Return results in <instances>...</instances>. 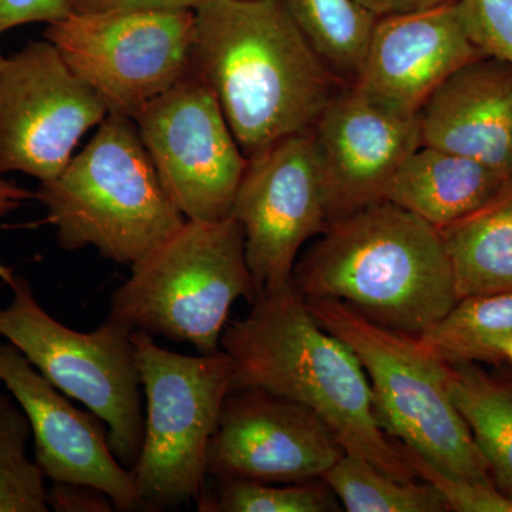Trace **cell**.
Listing matches in <instances>:
<instances>
[{"instance_id":"cell-10","label":"cell","mask_w":512,"mask_h":512,"mask_svg":"<svg viewBox=\"0 0 512 512\" xmlns=\"http://www.w3.org/2000/svg\"><path fill=\"white\" fill-rule=\"evenodd\" d=\"M133 120L165 191L187 220L231 215L248 157L220 103L195 74L151 100Z\"/></svg>"},{"instance_id":"cell-11","label":"cell","mask_w":512,"mask_h":512,"mask_svg":"<svg viewBox=\"0 0 512 512\" xmlns=\"http://www.w3.org/2000/svg\"><path fill=\"white\" fill-rule=\"evenodd\" d=\"M107 116L100 97L49 40L29 43L0 70V175L53 180L84 134Z\"/></svg>"},{"instance_id":"cell-28","label":"cell","mask_w":512,"mask_h":512,"mask_svg":"<svg viewBox=\"0 0 512 512\" xmlns=\"http://www.w3.org/2000/svg\"><path fill=\"white\" fill-rule=\"evenodd\" d=\"M74 12V0H0V35L18 26L60 22Z\"/></svg>"},{"instance_id":"cell-27","label":"cell","mask_w":512,"mask_h":512,"mask_svg":"<svg viewBox=\"0 0 512 512\" xmlns=\"http://www.w3.org/2000/svg\"><path fill=\"white\" fill-rule=\"evenodd\" d=\"M474 45L512 66V0H457Z\"/></svg>"},{"instance_id":"cell-18","label":"cell","mask_w":512,"mask_h":512,"mask_svg":"<svg viewBox=\"0 0 512 512\" xmlns=\"http://www.w3.org/2000/svg\"><path fill=\"white\" fill-rule=\"evenodd\" d=\"M511 177L471 158L420 146L400 165L384 200L441 229L493 200Z\"/></svg>"},{"instance_id":"cell-29","label":"cell","mask_w":512,"mask_h":512,"mask_svg":"<svg viewBox=\"0 0 512 512\" xmlns=\"http://www.w3.org/2000/svg\"><path fill=\"white\" fill-rule=\"evenodd\" d=\"M47 504L56 512H111L116 510L110 495L94 485L53 481L47 488Z\"/></svg>"},{"instance_id":"cell-17","label":"cell","mask_w":512,"mask_h":512,"mask_svg":"<svg viewBox=\"0 0 512 512\" xmlns=\"http://www.w3.org/2000/svg\"><path fill=\"white\" fill-rule=\"evenodd\" d=\"M421 146L512 175V66L491 56L467 63L437 87L419 114Z\"/></svg>"},{"instance_id":"cell-6","label":"cell","mask_w":512,"mask_h":512,"mask_svg":"<svg viewBox=\"0 0 512 512\" xmlns=\"http://www.w3.org/2000/svg\"><path fill=\"white\" fill-rule=\"evenodd\" d=\"M245 256L244 232L232 215L190 221L131 265L111 296L110 318L134 330L190 343L200 353L221 349L232 305L258 299Z\"/></svg>"},{"instance_id":"cell-9","label":"cell","mask_w":512,"mask_h":512,"mask_svg":"<svg viewBox=\"0 0 512 512\" xmlns=\"http://www.w3.org/2000/svg\"><path fill=\"white\" fill-rule=\"evenodd\" d=\"M46 40L109 114L138 111L191 73L192 10H104L47 25Z\"/></svg>"},{"instance_id":"cell-25","label":"cell","mask_w":512,"mask_h":512,"mask_svg":"<svg viewBox=\"0 0 512 512\" xmlns=\"http://www.w3.org/2000/svg\"><path fill=\"white\" fill-rule=\"evenodd\" d=\"M28 416L10 393H0V512H47L45 474L26 450Z\"/></svg>"},{"instance_id":"cell-5","label":"cell","mask_w":512,"mask_h":512,"mask_svg":"<svg viewBox=\"0 0 512 512\" xmlns=\"http://www.w3.org/2000/svg\"><path fill=\"white\" fill-rule=\"evenodd\" d=\"M320 326L349 346L362 363L380 427L441 473L494 481L448 390V365L430 356L416 336L373 322L348 303L303 298Z\"/></svg>"},{"instance_id":"cell-1","label":"cell","mask_w":512,"mask_h":512,"mask_svg":"<svg viewBox=\"0 0 512 512\" xmlns=\"http://www.w3.org/2000/svg\"><path fill=\"white\" fill-rule=\"evenodd\" d=\"M191 73L214 94L247 157L312 131L342 89L284 0H207L195 10Z\"/></svg>"},{"instance_id":"cell-31","label":"cell","mask_w":512,"mask_h":512,"mask_svg":"<svg viewBox=\"0 0 512 512\" xmlns=\"http://www.w3.org/2000/svg\"><path fill=\"white\" fill-rule=\"evenodd\" d=\"M356 2L367 12L372 13L375 18L380 19L440 8V6L456 3L457 0H356Z\"/></svg>"},{"instance_id":"cell-16","label":"cell","mask_w":512,"mask_h":512,"mask_svg":"<svg viewBox=\"0 0 512 512\" xmlns=\"http://www.w3.org/2000/svg\"><path fill=\"white\" fill-rule=\"evenodd\" d=\"M483 56L457 2L380 18L352 87L383 109L417 116L444 80Z\"/></svg>"},{"instance_id":"cell-20","label":"cell","mask_w":512,"mask_h":512,"mask_svg":"<svg viewBox=\"0 0 512 512\" xmlns=\"http://www.w3.org/2000/svg\"><path fill=\"white\" fill-rule=\"evenodd\" d=\"M451 399L473 434L494 483L512 494V375L480 363L448 365Z\"/></svg>"},{"instance_id":"cell-34","label":"cell","mask_w":512,"mask_h":512,"mask_svg":"<svg viewBox=\"0 0 512 512\" xmlns=\"http://www.w3.org/2000/svg\"><path fill=\"white\" fill-rule=\"evenodd\" d=\"M6 57L0 53V70H2V67L5 66Z\"/></svg>"},{"instance_id":"cell-2","label":"cell","mask_w":512,"mask_h":512,"mask_svg":"<svg viewBox=\"0 0 512 512\" xmlns=\"http://www.w3.org/2000/svg\"><path fill=\"white\" fill-rule=\"evenodd\" d=\"M231 392L258 389L312 410L346 453L387 476L416 480L399 444L377 421L365 369L343 340L313 318L292 284L262 292L245 318L225 326Z\"/></svg>"},{"instance_id":"cell-19","label":"cell","mask_w":512,"mask_h":512,"mask_svg":"<svg viewBox=\"0 0 512 512\" xmlns=\"http://www.w3.org/2000/svg\"><path fill=\"white\" fill-rule=\"evenodd\" d=\"M439 231L458 299L512 292V177L493 200Z\"/></svg>"},{"instance_id":"cell-24","label":"cell","mask_w":512,"mask_h":512,"mask_svg":"<svg viewBox=\"0 0 512 512\" xmlns=\"http://www.w3.org/2000/svg\"><path fill=\"white\" fill-rule=\"evenodd\" d=\"M197 500L200 512H335L342 504L322 478L275 485L239 478H212Z\"/></svg>"},{"instance_id":"cell-26","label":"cell","mask_w":512,"mask_h":512,"mask_svg":"<svg viewBox=\"0 0 512 512\" xmlns=\"http://www.w3.org/2000/svg\"><path fill=\"white\" fill-rule=\"evenodd\" d=\"M397 444L417 478L427 481L439 491L448 511L512 512V494L498 487L494 481H471L446 476L412 448Z\"/></svg>"},{"instance_id":"cell-33","label":"cell","mask_w":512,"mask_h":512,"mask_svg":"<svg viewBox=\"0 0 512 512\" xmlns=\"http://www.w3.org/2000/svg\"><path fill=\"white\" fill-rule=\"evenodd\" d=\"M501 356L504 363H510L512 366V338L508 339L501 348Z\"/></svg>"},{"instance_id":"cell-7","label":"cell","mask_w":512,"mask_h":512,"mask_svg":"<svg viewBox=\"0 0 512 512\" xmlns=\"http://www.w3.org/2000/svg\"><path fill=\"white\" fill-rule=\"evenodd\" d=\"M141 386L147 399L144 439L131 468L144 511H170L197 501L207 483V448L231 392V357L220 349L200 356L160 348L134 330Z\"/></svg>"},{"instance_id":"cell-12","label":"cell","mask_w":512,"mask_h":512,"mask_svg":"<svg viewBox=\"0 0 512 512\" xmlns=\"http://www.w3.org/2000/svg\"><path fill=\"white\" fill-rule=\"evenodd\" d=\"M259 295L292 284L299 251L329 225L312 131L282 138L248 157L231 212Z\"/></svg>"},{"instance_id":"cell-14","label":"cell","mask_w":512,"mask_h":512,"mask_svg":"<svg viewBox=\"0 0 512 512\" xmlns=\"http://www.w3.org/2000/svg\"><path fill=\"white\" fill-rule=\"evenodd\" d=\"M312 136L329 225L384 200L400 165L421 146L417 116L383 109L352 86L333 94Z\"/></svg>"},{"instance_id":"cell-23","label":"cell","mask_w":512,"mask_h":512,"mask_svg":"<svg viewBox=\"0 0 512 512\" xmlns=\"http://www.w3.org/2000/svg\"><path fill=\"white\" fill-rule=\"evenodd\" d=\"M322 480L349 512H447L439 491L427 481H399L365 458L345 453Z\"/></svg>"},{"instance_id":"cell-32","label":"cell","mask_w":512,"mask_h":512,"mask_svg":"<svg viewBox=\"0 0 512 512\" xmlns=\"http://www.w3.org/2000/svg\"><path fill=\"white\" fill-rule=\"evenodd\" d=\"M32 198H35V192H30L0 175V218L18 210L26 201L32 200ZM15 278L16 275L13 274V269L0 262V281L10 286Z\"/></svg>"},{"instance_id":"cell-13","label":"cell","mask_w":512,"mask_h":512,"mask_svg":"<svg viewBox=\"0 0 512 512\" xmlns=\"http://www.w3.org/2000/svg\"><path fill=\"white\" fill-rule=\"evenodd\" d=\"M346 453L308 407L258 389L229 392L207 448L208 478L316 480Z\"/></svg>"},{"instance_id":"cell-30","label":"cell","mask_w":512,"mask_h":512,"mask_svg":"<svg viewBox=\"0 0 512 512\" xmlns=\"http://www.w3.org/2000/svg\"><path fill=\"white\" fill-rule=\"evenodd\" d=\"M207 0H74V12L92 13L104 10H192Z\"/></svg>"},{"instance_id":"cell-4","label":"cell","mask_w":512,"mask_h":512,"mask_svg":"<svg viewBox=\"0 0 512 512\" xmlns=\"http://www.w3.org/2000/svg\"><path fill=\"white\" fill-rule=\"evenodd\" d=\"M36 200L66 251L93 247L134 265L183 227L130 117L109 114L62 173L40 183Z\"/></svg>"},{"instance_id":"cell-15","label":"cell","mask_w":512,"mask_h":512,"mask_svg":"<svg viewBox=\"0 0 512 512\" xmlns=\"http://www.w3.org/2000/svg\"><path fill=\"white\" fill-rule=\"evenodd\" d=\"M0 382L28 416L36 463L47 478L94 485L116 510H141L131 471L111 451L107 426L74 407L12 343H0Z\"/></svg>"},{"instance_id":"cell-22","label":"cell","mask_w":512,"mask_h":512,"mask_svg":"<svg viewBox=\"0 0 512 512\" xmlns=\"http://www.w3.org/2000/svg\"><path fill=\"white\" fill-rule=\"evenodd\" d=\"M320 62L342 87H350L365 60L376 20L356 0H284Z\"/></svg>"},{"instance_id":"cell-8","label":"cell","mask_w":512,"mask_h":512,"mask_svg":"<svg viewBox=\"0 0 512 512\" xmlns=\"http://www.w3.org/2000/svg\"><path fill=\"white\" fill-rule=\"evenodd\" d=\"M10 288L12 303L0 309V336L57 390L106 424L114 457L131 470L144 439L134 329L109 316L94 332H76L39 305L23 276Z\"/></svg>"},{"instance_id":"cell-21","label":"cell","mask_w":512,"mask_h":512,"mask_svg":"<svg viewBox=\"0 0 512 512\" xmlns=\"http://www.w3.org/2000/svg\"><path fill=\"white\" fill-rule=\"evenodd\" d=\"M512 338V292L458 299L451 311L416 336L421 348L446 365H503L501 348Z\"/></svg>"},{"instance_id":"cell-3","label":"cell","mask_w":512,"mask_h":512,"mask_svg":"<svg viewBox=\"0 0 512 512\" xmlns=\"http://www.w3.org/2000/svg\"><path fill=\"white\" fill-rule=\"evenodd\" d=\"M296 261L303 298H332L397 332L419 336L458 301L440 231L382 200L332 222Z\"/></svg>"}]
</instances>
